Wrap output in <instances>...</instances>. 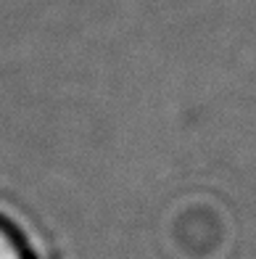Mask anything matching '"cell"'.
<instances>
[{
	"label": "cell",
	"mask_w": 256,
	"mask_h": 259,
	"mask_svg": "<svg viewBox=\"0 0 256 259\" xmlns=\"http://www.w3.org/2000/svg\"><path fill=\"white\" fill-rule=\"evenodd\" d=\"M0 259H32L21 233L0 217Z\"/></svg>",
	"instance_id": "1"
}]
</instances>
